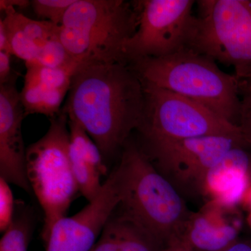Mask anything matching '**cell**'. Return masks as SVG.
Listing matches in <instances>:
<instances>
[{
  "label": "cell",
  "instance_id": "cell-13",
  "mask_svg": "<svg viewBox=\"0 0 251 251\" xmlns=\"http://www.w3.org/2000/svg\"><path fill=\"white\" fill-rule=\"evenodd\" d=\"M223 204L211 202L191 213L184 232L195 251H221L239 237V228L223 216Z\"/></svg>",
  "mask_w": 251,
  "mask_h": 251
},
{
  "label": "cell",
  "instance_id": "cell-4",
  "mask_svg": "<svg viewBox=\"0 0 251 251\" xmlns=\"http://www.w3.org/2000/svg\"><path fill=\"white\" fill-rule=\"evenodd\" d=\"M138 18L135 1L75 0L57 33L71 58L80 65L126 64L124 47L136 31Z\"/></svg>",
  "mask_w": 251,
  "mask_h": 251
},
{
  "label": "cell",
  "instance_id": "cell-16",
  "mask_svg": "<svg viewBox=\"0 0 251 251\" xmlns=\"http://www.w3.org/2000/svg\"><path fill=\"white\" fill-rule=\"evenodd\" d=\"M35 227V216L30 206L16 202L14 220L0 240V251H27Z\"/></svg>",
  "mask_w": 251,
  "mask_h": 251
},
{
  "label": "cell",
  "instance_id": "cell-26",
  "mask_svg": "<svg viewBox=\"0 0 251 251\" xmlns=\"http://www.w3.org/2000/svg\"><path fill=\"white\" fill-rule=\"evenodd\" d=\"M250 202H251V197H250Z\"/></svg>",
  "mask_w": 251,
  "mask_h": 251
},
{
  "label": "cell",
  "instance_id": "cell-6",
  "mask_svg": "<svg viewBox=\"0 0 251 251\" xmlns=\"http://www.w3.org/2000/svg\"><path fill=\"white\" fill-rule=\"evenodd\" d=\"M188 48L251 77V0H201Z\"/></svg>",
  "mask_w": 251,
  "mask_h": 251
},
{
  "label": "cell",
  "instance_id": "cell-1",
  "mask_svg": "<svg viewBox=\"0 0 251 251\" xmlns=\"http://www.w3.org/2000/svg\"><path fill=\"white\" fill-rule=\"evenodd\" d=\"M143 81L128 64H82L72 77L62 112L82 127L104 158L125 146L143 120Z\"/></svg>",
  "mask_w": 251,
  "mask_h": 251
},
{
  "label": "cell",
  "instance_id": "cell-14",
  "mask_svg": "<svg viewBox=\"0 0 251 251\" xmlns=\"http://www.w3.org/2000/svg\"><path fill=\"white\" fill-rule=\"evenodd\" d=\"M166 247L119 205L90 251H163Z\"/></svg>",
  "mask_w": 251,
  "mask_h": 251
},
{
  "label": "cell",
  "instance_id": "cell-7",
  "mask_svg": "<svg viewBox=\"0 0 251 251\" xmlns=\"http://www.w3.org/2000/svg\"><path fill=\"white\" fill-rule=\"evenodd\" d=\"M142 81L145 108L138 130L143 142L227 136L247 143L238 126L226 121L204 105Z\"/></svg>",
  "mask_w": 251,
  "mask_h": 251
},
{
  "label": "cell",
  "instance_id": "cell-5",
  "mask_svg": "<svg viewBox=\"0 0 251 251\" xmlns=\"http://www.w3.org/2000/svg\"><path fill=\"white\" fill-rule=\"evenodd\" d=\"M50 120L46 134L26 149L28 182L44 213V242L80 193L69 157V118L61 110Z\"/></svg>",
  "mask_w": 251,
  "mask_h": 251
},
{
  "label": "cell",
  "instance_id": "cell-21",
  "mask_svg": "<svg viewBox=\"0 0 251 251\" xmlns=\"http://www.w3.org/2000/svg\"><path fill=\"white\" fill-rule=\"evenodd\" d=\"M163 251H195L187 242L184 234L177 236L167 244Z\"/></svg>",
  "mask_w": 251,
  "mask_h": 251
},
{
  "label": "cell",
  "instance_id": "cell-8",
  "mask_svg": "<svg viewBox=\"0 0 251 251\" xmlns=\"http://www.w3.org/2000/svg\"><path fill=\"white\" fill-rule=\"evenodd\" d=\"M138 25L124 47L126 64L138 59L156 58L188 48L197 16L194 0H139Z\"/></svg>",
  "mask_w": 251,
  "mask_h": 251
},
{
  "label": "cell",
  "instance_id": "cell-17",
  "mask_svg": "<svg viewBox=\"0 0 251 251\" xmlns=\"http://www.w3.org/2000/svg\"><path fill=\"white\" fill-rule=\"evenodd\" d=\"M75 0H32L31 5L36 16L42 21L62 25L64 16Z\"/></svg>",
  "mask_w": 251,
  "mask_h": 251
},
{
  "label": "cell",
  "instance_id": "cell-24",
  "mask_svg": "<svg viewBox=\"0 0 251 251\" xmlns=\"http://www.w3.org/2000/svg\"><path fill=\"white\" fill-rule=\"evenodd\" d=\"M0 51H4L11 53L6 29L1 19L0 20Z\"/></svg>",
  "mask_w": 251,
  "mask_h": 251
},
{
  "label": "cell",
  "instance_id": "cell-19",
  "mask_svg": "<svg viewBox=\"0 0 251 251\" xmlns=\"http://www.w3.org/2000/svg\"><path fill=\"white\" fill-rule=\"evenodd\" d=\"M242 107L239 126L244 139L251 148V93L241 94Z\"/></svg>",
  "mask_w": 251,
  "mask_h": 251
},
{
  "label": "cell",
  "instance_id": "cell-10",
  "mask_svg": "<svg viewBox=\"0 0 251 251\" xmlns=\"http://www.w3.org/2000/svg\"><path fill=\"white\" fill-rule=\"evenodd\" d=\"M121 201V183L116 167L97 197L75 215L65 216L54 225L44 242L46 251H90Z\"/></svg>",
  "mask_w": 251,
  "mask_h": 251
},
{
  "label": "cell",
  "instance_id": "cell-2",
  "mask_svg": "<svg viewBox=\"0 0 251 251\" xmlns=\"http://www.w3.org/2000/svg\"><path fill=\"white\" fill-rule=\"evenodd\" d=\"M128 64L142 80L191 99L229 123L239 125V80L221 71L211 57L186 48L165 57Z\"/></svg>",
  "mask_w": 251,
  "mask_h": 251
},
{
  "label": "cell",
  "instance_id": "cell-15",
  "mask_svg": "<svg viewBox=\"0 0 251 251\" xmlns=\"http://www.w3.org/2000/svg\"><path fill=\"white\" fill-rule=\"evenodd\" d=\"M69 91L58 90L25 75L20 92L26 115L41 114L51 118L60 112L61 105Z\"/></svg>",
  "mask_w": 251,
  "mask_h": 251
},
{
  "label": "cell",
  "instance_id": "cell-20",
  "mask_svg": "<svg viewBox=\"0 0 251 251\" xmlns=\"http://www.w3.org/2000/svg\"><path fill=\"white\" fill-rule=\"evenodd\" d=\"M11 56L9 52L0 51V85L16 81L11 69Z\"/></svg>",
  "mask_w": 251,
  "mask_h": 251
},
{
  "label": "cell",
  "instance_id": "cell-11",
  "mask_svg": "<svg viewBox=\"0 0 251 251\" xmlns=\"http://www.w3.org/2000/svg\"><path fill=\"white\" fill-rule=\"evenodd\" d=\"M15 82L0 85V177L31 193L22 135L26 114Z\"/></svg>",
  "mask_w": 251,
  "mask_h": 251
},
{
  "label": "cell",
  "instance_id": "cell-27",
  "mask_svg": "<svg viewBox=\"0 0 251 251\" xmlns=\"http://www.w3.org/2000/svg\"><path fill=\"white\" fill-rule=\"evenodd\" d=\"M250 217H251V214H250Z\"/></svg>",
  "mask_w": 251,
  "mask_h": 251
},
{
  "label": "cell",
  "instance_id": "cell-25",
  "mask_svg": "<svg viewBox=\"0 0 251 251\" xmlns=\"http://www.w3.org/2000/svg\"><path fill=\"white\" fill-rule=\"evenodd\" d=\"M239 85H240L241 94L244 92L251 93V77L245 80H239Z\"/></svg>",
  "mask_w": 251,
  "mask_h": 251
},
{
  "label": "cell",
  "instance_id": "cell-3",
  "mask_svg": "<svg viewBox=\"0 0 251 251\" xmlns=\"http://www.w3.org/2000/svg\"><path fill=\"white\" fill-rule=\"evenodd\" d=\"M124 148L117 166L121 182L120 207L167 246L184 232L192 212L140 147L129 144Z\"/></svg>",
  "mask_w": 251,
  "mask_h": 251
},
{
  "label": "cell",
  "instance_id": "cell-12",
  "mask_svg": "<svg viewBox=\"0 0 251 251\" xmlns=\"http://www.w3.org/2000/svg\"><path fill=\"white\" fill-rule=\"evenodd\" d=\"M247 150L239 147L230 150L208 173L202 193L228 207L242 200L251 182V153Z\"/></svg>",
  "mask_w": 251,
  "mask_h": 251
},
{
  "label": "cell",
  "instance_id": "cell-23",
  "mask_svg": "<svg viewBox=\"0 0 251 251\" xmlns=\"http://www.w3.org/2000/svg\"><path fill=\"white\" fill-rule=\"evenodd\" d=\"M31 5V1L27 0H0V10L4 11L9 7L25 8Z\"/></svg>",
  "mask_w": 251,
  "mask_h": 251
},
{
  "label": "cell",
  "instance_id": "cell-22",
  "mask_svg": "<svg viewBox=\"0 0 251 251\" xmlns=\"http://www.w3.org/2000/svg\"><path fill=\"white\" fill-rule=\"evenodd\" d=\"M221 251H251V237H239Z\"/></svg>",
  "mask_w": 251,
  "mask_h": 251
},
{
  "label": "cell",
  "instance_id": "cell-18",
  "mask_svg": "<svg viewBox=\"0 0 251 251\" xmlns=\"http://www.w3.org/2000/svg\"><path fill=\"white\" fill-rule=\"evenodd\" d=\"M16 205L9 183L0 177V231L1 233H4L12 223Z\"/></svg>",
  "mask_w": 251,
  "mask_h": 251
},
{
  "label": "cell",
  "instance_id": "cell-9",
  "mask_svg": "<svg viewBox=\"0 0 251 251\" xmlns=\"http://www.w3.org/2000/svg\"><path fill=\"white\" fill-rule=\"evenodd\" d=\"M251 149L242 140L227 136L144 142L140 147L155 168L176 186L202 193L209 171L232 149Z\"/></svg>",
  "mask_w": 251,
  "mask_h": 251
}]
</instances>
